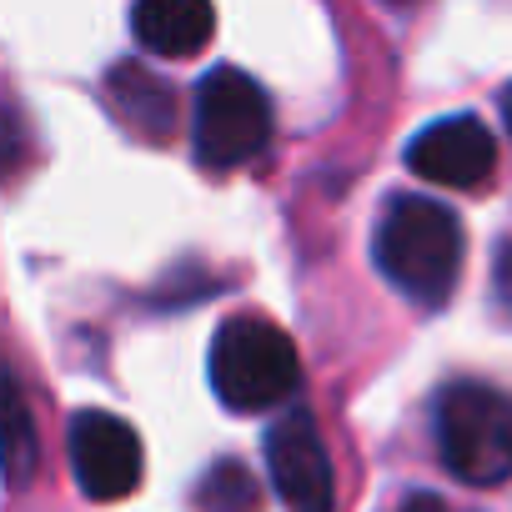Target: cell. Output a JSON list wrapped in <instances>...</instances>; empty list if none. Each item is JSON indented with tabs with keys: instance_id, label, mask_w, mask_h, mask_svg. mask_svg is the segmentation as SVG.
<instances>
[{
	"instance_id": "7a4b0ae2",
	"label": "cell",
	"mask_w": 512,
	"mask_h": 512,
	"mask_svg": "<svg viewBox=\"0 0 512 512\" xmlns=\"http://www.w3.org/2000/svg\"><path fill=\"white\" fill-rule=\"evenodd\" d=\"M302 382L297 342L267 317H226L211 337V387L231 412H267Z\"/></svg>"
},
{
	"instance_id": "9c48e42d",
	"label": "cell",
	"mask_w": 512,
	"mask_h": 512,
	"mask_svg": "<svg viewBox=\"0 0 512 512\" xmlns=\"http://www.w3.org/2000/svg\"><path fill=\"white\" fill-rule=\"evenodd\" d=\"M106 81L126 121H136L146 136H171V91L161 81H151L141 66H116Z\"/></svg>"
},
{
	"instance_id": "8fae6325",
	"label": "cell",
	"mask_w": 512,
	"mask_h": 512,
	"mask_svg": "<svg viewBox=\"0 0 512 512\" xmlns=\"http://www.w3.org/2000/svg\"><path fill=\"white\" fill-rule=\"evenodd\" d=\"M36 467V437H31V412H26V392L16 377H6V477L11 487H21Z\"/></svg>"
},
{
	"instance_id": "4fadbf2b",
	"label": "cell",
	"mask_w": 512,
	"mask_h": 512,
	"mask_svg": "<svg viewBox=\"0 0 512 512\" xmlns=\"http://www.w3.org/2000/svg\"><path fill=\"white\" fill-rule=\"evenodd\" d=\"M407 512H442V507H437V497H412Z\"/></svg>"
},
{
	"instance_id": "3957f363",
	"label": "cell",
	"mask_w": 512,
	"mask_h": 512,
	"mask_svg": "<svg viewBox=\"0 0 512 512\" xmlns=\"http://www.w3.org/2000/svg\"><path fill=\"white\" fill-rule=\"evenodd\" d=\"M437 447L457 482L497 487L512 477V397L487 382H447L437 397Z\"/></svg>"
},
{
	"instance_id": "9a60e30c",
	"label": "cell",
	"mask_w": 512,
	"mask_h": 512,
	"mask_svg": "<svg viewBox=\"0 0 512 512\" xmlns=\"http://www.w3.org/2000/svg\"><path fill=\"white\" fill-rule=\"evenodd\" d=\"M387 6H397V11H402V6H417V0H387Z\"/></svg>"
},
{
	"instance_id": "7c38bea8",
	"label": "cell",
	"mask_w": 512,
	"mask_h": 512,
	"mask_svg": "<svg viewBox=\"0 0 512 512\" xmlns=\"http://www.w3.org/2000/svg\"><path fill=\"white\" fill-rule=\"evenodd\" d=\"M497 292H502V302H512V241L497 251Z\"/></svg>"
},
{
	"instance_id": "5b68a950",
	"label": "cell",
	"mask_w": 512,
	"mask_h": 512,
	"mask_svg": "<svg viewBox=\"0 0 512 512\" xmlns=\"http://www.w3.org/2000/svg\"><path fill=\"white\" fill-rule=\"evenodd\" d=\"M71 472L91 502L131 497L141 482V437L111 412L71 417Z\"/></svg>"
},
{
	"instance_id": "30bf717a",
	"label": "cell",
	"mask_w": 512,
	"mask_h": 512,
	"mask_svg": "<svg viewBox=\"0 0 512 512\" xmlns=\"http://www.w3.org/2000/svg\"><path fill=\"white\" fill-rule=\"evenodd\" d=\"M196 507L201 512H256L262 507V492H256V482H251V472L241 462L221 457L196 482Z\"/></svg>"
},
{
	"instance_id": "8992f818",
	"label": "cell",
	"mask_w": 512,
	"mask_h": 512,
	"mask_svg": "<svg viewBox=\"0 0 512 512\" xmlns=\"http://www.w3.org/2000/svg\"><path fill=\"white\" fill-rule=\"evenodd\" d=\"M267 467L287 502V512H337L332 487V457L322 447L317 422L297 407L267 432Z\"/></svg>"
},
{
	"instance_id": "52a82bcc",
	"label": "cell",
	"mask_w": 512,
	"mask_h": 512,
	"mask_svg": "<svg viewBox=\"0 0 512 512\" xmlns=\"http://www.w3.org/2000/svg\"><path fill=\"white\" fill-rule=\"evenodd\" d=\"M407 166L432 181V186H452V191H472L492 176L497 166V141L477 116H442L432 126H422L407 141Z\"/></svg>"
},
{
	"instance_id": "ba28073f",
	"label": "cell",
	"mask_w": 512,
	"mask_h": 512,
	"mask_svg": "<svg viewBox=\"0 0 512 512\" xmlns=\"http://www.w3.org/2000/svg\"><path fill=\"white\" fill-rule=\"evenodd\" d=\"M131 31L151 56L186 61V56L206 51V41L216 31V11H211V0H136Z\"/></svg>"
},
{
	"instance_id": "277c9868",
	"label": "cell",
	"mask_w": 512,
	"mask_h": 512,
	"mask_svg": "<svg viewBox=\"0 0 512 512\" xmlns=\"http://www.w3.org/2000/svg\"><path fill=\"white\" fill-rule=\"evenodd\" d=\"M272 136V101L246 71L216 66L196 86V156L216 171L251 161Z\"/></svg>"
},
{
	"instance_id": "5bb4252c",
	"label": "cell",
	"mask_w": 512,
	"mask_h": 512,
	"mask_svg": "<svg viewBox=\"0 0 512 512\" xmlns=\"http://www.w3.org/2000/svg\"><path fill=\"white\" fill-rule=\"evenodd\" d=\"M502 121H507V131H512V86L502 91Z\"/></svg>"
},
{
	"instance_id": "6da1fadb",
	"label": "cell",
	"mask_w": 512,
	"mask_h": 512,
	"mask_svg": "<svg viewBox=\"0 0 512 512\" xmlns=\"http://www.w3.org/2000/svg\"><path fill=\"white\" fill-rule=\"evenodd\" d=\"M377 267L402 297L442 307L462 272L457 211L432 196H397L377 221Z\"/></svg>"
}]
</instances>
